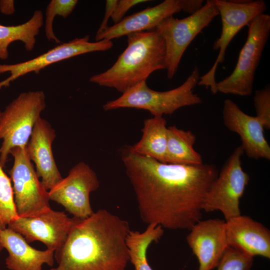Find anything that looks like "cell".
Listing matches in <instances>:
<instances>
[{"instance_id":"13","label":"cell","mask_w":270,"mask_h":270,"mask_svg":"<svg viewBox=\"0 0 270 270\" xmlns=\"http://www.w3.org/2000/svg\"><path fill=\"white\" fill-rule=\"evenodd\" d=\"M113 46L112 40L104 39L95 42L89 41V36L76 38L61 44L46 52L30 60L14 64H0V74L6 72L10 76L0 82V89L9 86L10 84L28 73L40 71L52 64L88 52L106 51Z\"/></svg>"},{"instance_id":"18","label":"cell","mask_w":270,"mask_h":270,"mask_svg":"<svg viewBox=\"0 0 270 270\" xmlns=\"http://www.w3.org/2000/svg\"><path fill=\"white\" fill-rule=\"evenodd\" d=\"M182 9L183 0H166L156 6L124 18L119 23L96 34V41L104 39L112 40L132 33L154 30L164 19Z\"/></svg>"},{"instance_id":"25","label":"cell","mask_w":270,"mask_h":270,"mask_svg":"<svg viewBox=\"0 0 270 270\" xmlns=\"http://www.w3.org/2000/svg\"><path fill=\"white\" fill-rule=\"evenodd\" d=\"M78 1L76 0H52L46 10L45 34L49 41L60 44V40L56 36L53 30V23L56 16L67 18L74 9Z\"/></svg>"},{"instance_id":"8","label":"cell","mask_w":270,"mask_h":270,"mask_svg":"<svg viewBox=\"0 0 270 270\" xmlns=\"http://www.w3.org/2000/svg\"><path fill=\"white\" fill-rule=\"evenodd\" d=\"M244 153L240 146L230 156L204 196L202 210H219L225 220L240 214V200L250 180L242 166Z\"/></svg>"},{"instance_id":"12","label":"cell","mask_w":270,"mask_h":270,"mask_svg":"<svg viewBox=\"0 0 270 270\" xmlns=\"http://www.w3.org/2000/svg\"><path fill=\"white\" fill-rule=\"evenodd\" d=\"M76 220L50 208L34 216H18L7 227L20 234L28 244L40 241L55 252L64 243Z\"/></svg>"},{"instance_id":"16","label":"cell","mask_w":270,"mask_h":270,"mask_svg":"<svg viewBox=\"0 0 270 270\" xmlns=\"http://www.w3.org/2000/svg\"><path fill=\"white\" fill-rule=\"evenodd\" d=\"M56 136L55 130L45 119L40 117L33 128L26 146L27 155L34 162L36 172L47 190L63 178L56 164L52 144Z\"/></svg>"},{"instance_id":"9","label":"cell","mask_w":270,"mask_h":270,"mask_svg":"<svg viewBox=\"0 0 270 270\" xmlns=\"http://www.w3.org/2000/svg\"><path fill=\"white\" fill-rule=\"evenodd\" d=\"M220 16L222 30L220 37L213 44L218 50L217 58L210 70L200 76L198 84L210 88L213 94L218 92L216 72L218 66L224 60L226 51L231 40L244 26L266 10L265 2L256 0H213Z\"/></svg>"},{"instance_id":"23","label":"cell","mask_w":270,"mask_h":270,"mask_svg":"<svg viewBox=\"0 0 270 270\" xmlns=\"http://www.w3.org/2000/svg\"><path fill=\"white\" fill-rule=\"evenodd\" d=\"M164 228L155 224H148L140 232L130 230L126 238L130 262L134 270H153L147 260V250L153 242H158L162 236Z\"/></svg>"},{"instance_id":"4","label":"cell","mask_w":270,"mask_h":270,"mask_svg":"<svg viewBox=\"0 0 270 270\" xmlns=\"http://www.w3.org/2000/svg\"><path fill=\"white\" fill-rule=\"evenodd\" d=\"M200 78L198 68L196 66L182 84L170 90H154L148 87L146 82H143L116 99L107 102L103 108L108 111L120 108H134L148 110L153 116L171 115L180 108L202 102V98L194 92Z\"/></svg>"},{"instance_id":"15","label":"cell","mask_w":270,"mask_h":270,"mask_svg":"<svg viewBox=\"0 0 270 270\" xmlns=\"http://www.w3.org/2000/svg\"><path fill=\"white\" fill-rule=\"evenodd\" d=\"M225 126L239 135L244 152L250 158L270 160V146L264 134V126L256 116L244 113L233 100L226 99L222 109Z\"/></svg>"},{"instance_id":"28","label":"cell","mask_w":270,"mask_h":270,"mask_svg":"<svg viewBox=\"0 0 270 270\" xmlns=\"http://www.w3.org/2000/svg\"><path fill=\"white\" fill-rule=\"evenodd\" d=\"M146 0H116L111 18L114 24L119 23L126 12L136 5L147 2Z\"/></svg>"},{"instance_id":"30","label":"cell","mask_w":270,"mask_h":270,"mask_svg":"<svg viewBox=\"0 0 270 270\" xmlns=\"http://www.w3.org/2000/svg\"><path fill=\"white\" fill-rule=\"evenodd\" d=\"M15 11L14 1L12 0H0V12L4 14H12Z\"/></svg>"},{"instance_id":"10","label":"cell","mask_w":270,"mask_h":270,"mask_svg":"<svg viewBox=\"0 0 270 270\" xmlns=\"http://www.w3.org/2000/svg\"><path fill=\"white\" fill-rule=\"evenodd\" d=\"M10 154L14 158V164L8 172L13 183L18 216H34L51 208L48 191L39 180L26 148L15 147Z\"/></svg>"},{"instance_id":"7","label":"cell","mask_w":270,"mask_h":270,"mask_svg":"<svg viewBox=\"0 0 270 270\" xmlns=\"http://www.w3.org/2000/svg\"><path fill=\"white\" fill-rule=\"evenodd\" d=\"M218 15L213 0H208L196 12L182 19L168 17L155 30L164 39L166 46L165 67L167 77L172 79L186 50L194 38Z\"/></svg>"},{"instance_id":"24","label":"cell","mask_w":270,"mask_h":270,"mask_svg":"<svg viewBox=\"0 0 270 270\" xmlns=\"http://www.w3.org/2000/svg\"><path fill=\"white\" fill-rule=\"evenodd\" d=\"M18 217L11 180L0 164V226L6 227Z\"/></svg>"},{"instance_id":"5","label":"cell","mask_w":270,"mask_h":270,"mask_svg":"<svg viewBox=\"0 0 270 270\" xmlns=\"http://www.w3.org/2000/svg\"><path fill=\"white\" fill-rule=\"evenodd\" d=\"M46 108L43 91H29L20 94L2 112L0 122V164L4 168L11 150L26 148L33 128Z\"/></svg>"},{"instance_id":"26","label":"cell","mask_w":270,"mask_h":270,"mask_svg":"<svg viewBox=\"0 0 270 270\" xmlns=\"http://www.w3.org/2000/svg\"><path fill=\"white\" fill-rule=\"evenodd\" d=\"M253 257L229 246L224 252L218 265V270H250Z\"/></svg>"},{"instance_id":"3","label":"cell","mask_w":270,"mask_h":270,"mask_svg":"<svg viewBox=\"0 0 270 270\" xmlns=\"http://www.w3.org/2000/svg\"><path fill=\"white\" fill-rule=\"evenodd\" d=\"M128 46L108 70L90 78L92 82L122 94L146 82L154 72L165 69L166 46L155 30L126 36Z\"/></svg>"},{"instance_id":"32","label":"cell","mask_w":270,"mask_h":270,"mask_svg":"<svg viewBox=\"0 0 270 270\" xmlns=\"http://www.w3.org/2000/svg\"><path fill=\"white\" fill-rule=\"evenodd\" d=\"M2 116V112L0 110V122L1 121Z\"/></svg>"},{"instance_id":"2","label":"cell","mask_w":270,"mask_h":270,"mask_svg":"<svg viewBox=\"0 0 270 270\" xmlns=\"http://www.w3.org/2000/svg\"><path fill=\"white\" fill-rule=\"evenodd\" d=\"M129 222L105 209L76 220L50 270H125Z\"/></svg>"},{"instance_id":"14","label":"cell","mask_w":270,"mask_h":270,"mask_svg":"<svg viewBox=\"0 0 270 270\" xmlns=\"http://www.w3.org/2000/svg\"><path fill=\"white\" fill-rule=\"evenodd\" d=\"M190 230L186 241L198 260V270H212L218 266L229 247L226 220L219 218L200 220Z\"/></svg>"},{"instance_id":"22","label":"cell","mask_w":270,"mask_h":270,"mask_svg":"<svg viewBox=\"0 0 270 270\" xmlns=\"http://www.w3.org/2000/svg\"><path fill=\"white\" fill-rule=\"evenodd\" d=\"M43 24V13L36 10L30 18L24 24L16 26L0 24V60L8 58V47L15 41L22 42L26 50H32L36 42V36Z\"/></svg>"},{"instance_id":"27","label":"cell","mask_w":270,"mask_h":270,"mask_svg":"<svg viewBox=\"0 0 270 270\" xmlns=\"http://www.w3.org/2000/svg\"><path fill=\"white\" fill-rule=\"evenodd\" d=\"M254 106L256 116L262 122L264 129L270 128V86L255 91L254 96Z\"/></svg>"},{"instance_id":"11","label":"cell","mask_w":270,"mask_h":270,"mask_svg":"<svg viewBox=\"0 0 270 270\" xmlns=\"http://www.w3.org/2000/svg\"><path fill=\"white\" fill-rule=\"evenodd\" d=\"M95 172L88 164L80 162L74 166L66 177L48 190L50 200L62 206L75 218H86L94 212L90 195L100 187Z\"/></svg>"},{"instance_id":"1","label":"cell","mask_w":270,"mask_h":270,"mask_svg":"<svg viewBox=\"0 0 270 270\" xmlns=\"http://www.w3.org/2000/svg\"><path fill=\"white\" fill-rule=\"evenodd\" d=\"M120 156L142 222L190 230L200 220L204 196L218 174L214 166L164 163L137 154L130 146Z\"/></svg>"},{"instance_id":"21","label":"cell","mask_w":270,"mask_h":270,"mask_svg":"<svg viewBox=\"0 0 270 270\" xmlns=\"http://www.w3.org/2000/svg\"><path fill=\"white\" fill-rule=\"evenodd\" d=\"M194 134L175 126L168 127L166 163L181 165H200L202 157L194 148Z\"/></svg>"},{"instance_id":"17","label":"cell","mask_w":270,"mask_h":270,"mask_svg":"<svg viewBox=\"0 0 270 270\" xmlns=\"http://www.w3.org/2000/svg\"><path fill=\"white\" fill-rule=\"evenodd\" d=\"M229 246L254 257L270 258V232L261 223L241 214L226 220Z\"/></svg>"},{"instance_id":"19","label":"cell","mask_w":270,"mask_h":270,"mask_svg":"<svg viewBox=\"0 0 270 270\" xmlns=\"http://www.w3.org/2000/svg\"><path fill=\"white\" fill-rule=\"evenodd\" d=\"M0 243L8 252L5 264L10 270H44V264L54 265V250L34 248L20 234L7 226L0 230Z\"/></svg>"},{"instance_id":"31","label":"cell","mask_w":270,"mask_h":270,"mask_svg":"<svg viewBox=\"0 0 270 270\" xmlns=\"http://www.w3.org/2000/svg\"><path fill=\"white\" fill-rule=\"evenodd\" d=\"M4 228V227H2V226H0V228ZM2 249H3V248H2V246H1V244H0V252L2 251Z\"/></svg>"},{"instance_id":"29","label":"cell","mask_w":270,"mask_h":270,"mask_svg":"<svg viewBox=\"0 0 270 270\" xmlns=\"http://www.w3.org/2000/svg\"><path fill=\"white\" fill-rule=\"evenodd\" d=\"M116 2V0L106 1L104 18L96 34H99L104 32L109 27L108 24V21L109 18L112 16Z\"/></svg>"},{"instance_id":"6","label":"cell","mask_w":270,"mask_h":270,"mask_svg":"<svg viewBox=\"0 0 270 270\" xmlns=\"http://www.w3.org/2000/svg\"><path fill=\"white\" fill-rule=\"evenodd\" d=\"M246 26V40L236 66L229 76L216 82L218 92L240 96H248L252 92L254 74L270 33V16L260 14Z\"/></svg>"},{"instance_id":"20","label":"cell","mask_w":270,"mask_h":270,"mask_svg":"<svg viewBox=\"0 0 270 270\" xmlns=\"http://www.w3.org/2000/svg\"><path fill=\"white\" fill-rule=\"evenodd\" d=\"M142 132L140 140L130 146L132 150L166 163L168 127L165 118L163 116H154L146 119Z\"/></svg>"}]
</instances>
